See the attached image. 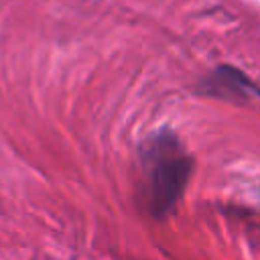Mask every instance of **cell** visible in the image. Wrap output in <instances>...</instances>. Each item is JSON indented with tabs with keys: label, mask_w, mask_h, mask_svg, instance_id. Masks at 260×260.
Instances as JSON below:
<instances>
[{
	"label": "cell",
	"mask_w": 260,
	"mask_h": 260,
	"mask_svg": "<svg viewBox=\"0 0 260 260\" xmlns=\"http://www.w3.org/2000/svg\"><path fill=\"white\" fill-rule=\"evenodd\" d=\"M193 173V158L173 130H156L138 146V199L156 219L171 215Z\"/></svg>",
	"instance_id": "6da1fadb"
},
{
	"label": "cell",
	"mask_w": 260,
	"mask_h": 260,
	"mask_svg": "<svg viewBox=\"0 0 260 260\" xmlns=\"http://www.w3.org/2000/svg\"><path fill=\"white\" fill-rule=\"evenodd\" d=\"M203 91L225 100H246L256 93L252 79L232 65H219L203 79Z\"/></svg>",
	"instance_id": "7a4b0ae2"
}]
</instances>
